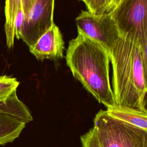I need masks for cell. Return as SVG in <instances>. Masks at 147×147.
I'll list each match as a JSON object with an SVG mask.
<instances>
[{"label":"cell","mask_w":147,"mask_h":147,"mask_svg":"<svg viewBox=\"0 0 147 147\" xmlns=\"http://www.w3.org/2000/svg\"><path fill=\"white\" fill-rule=\"evenodd\" d=\"M106 111L113 118L147 131V111L117 105Z\"/></svg>","instance_id":"cell-9"},{"label":"cell","mask_w":147,"mask_h":147,"mask_svg":"<svg viewBox=\"0 0 147 147\" xmlns=\"http://www.w3.org/2000/svg\"><path fill=\"white\" fill-rule=\"evenodd\" d=\"M30 52L39 60H57L63 57L64 42L59 27L53 23L52 26L29 47Z\"/></svg>","instance_id":"cell-7"},{"label":"cell","mask_w":147,"mask_h":147,"mask_svg":"<svg viewBox=\"0 0 147 147\" xmlns=\"http://www.w3.org/2000/svg\"><path fill=\"white\" fill-rule=\"evenodd\" d=\"M75 22L78 32L96 41L109 52L119 37L116 24L109 13L96 15L82 10Z\"/></svg>","instance_id":"cell-5"},{"label":"cell","mask_w":147,"mask_h":147,"mask_svg":"<svg viewBox=\"0 0 147 147\" xmlns=\"http://www.w3.org/2000/svg\"><path fill=\"white\" fill-rule=\"evenodd\" d=\"M147 48L126 37H118L109 52L112 91L115 105L147 111Z\"/></svg>","instance_id":"cell-1"},{"label":"cell","mask_w":147,"mask_h":147,"mask_svg":"<svg viewBox=\"0 0 147 147\" xmlns=\"http://www.w3.org/2000/svg\"><path fill=\"white\" fill-rule=\"evenodd\" d=\"M33 2L34 0L5 1L4 30L6 36V46L9 49L13 48L14 46L15 39L14 22L18 10L22 9L26 18L33 6Z\"/></svg>","instance_id":"cell-8"},{"label":"cell","mask_w":147,"mask_h":147,"mask_svg":"<svg viewBox=\"0 0 147 147\" xmlns=\"http://www.w3.org/2000/svg\"><path fill=\"white\" fill-rule=\"evenodd\" d=\"M80 1H82V0H80Z\"/></svg>","instance_id":"cell-17"},{"label":"cell","mask_w":147,"mask_h":147,"mask_svg":"<svg viewBox=\"0 0 147 147\" xmlns=\"http://www.w3.org/2000/svg\"><path fill=\"white\" fill-rule=\"evenodd\" d=\"M80 141L82 147H100L95 131L93 127L80 137Z\"/></svg>","instance_id":"cell-13"},{"label":"cell","mask_w":147,"mask_h":147,"mask_svg":"<svg viewBox=\"0 0 147 147\" xmlns=\"http://www.w3.org/2000/svg\"><path fill=\"white\" fill-rule=\"evenodd\" d=\"M147 0H122L109 13L119 36L147 48Z\"/></svg>","instance_id":"cell-4"},{"label":"cell","mask_w":147,"mask_h":147,"mask_svg":"<svg viewBox=\"0 0 147 147\" xmlns=\"http://www.w3.org/2000/svg\"><path fill=\"white\" fill-rule=\"evenodd\" d=\"M82 1L85 3L87 10L94 14H102L106 11L108 0H82Z\"/></svg>","instance_id":"cell-12"},{"label":"cell","mask_w":147,"mask_h":147,"mask_svg":"<svg viewBox=\"0 0 147 147\" xmlns=\"http://www.w3.org/2000/svg\"><path fill=\"white\" fill-rule=\"evenodd\" d=\"M100 147H147V131L121 122L100 110L94 119Z\"/></svg>","instance_id":"cell-3"},{"label":"cell","mask_w":147,"mask_h":147,"mask_svg":"<svg viewBox=\"0 0 147 147\" xmlns=\"http://www.w3.org/2000/svg\"><path fill=\"white\" fill-rule=\"evenodd\" d=\"M25 14L22 9H20L18 13L17 14L15 22H14V33H15V37L17 38V39L20 40V36H21V30L24 23L25 21Z\"/></svg>","instance_id":"cell-14"},{"label":"cell","mask_w":147,"mask_h":147,"mask_svg":"<svg viewBox=\"0 0 147 147\" xmlns=\"http://www.w3.org/2000/svg\"><path fill=\"white\" fill-rule=\"evenodd\" d=\"M1 114V109H0V114Z\"/></svg>","instance_id":"cell-16"},{"label":"cell","mask_w":147,"mask_h":147,"mask_svg":"<svg viewBox=\"0 0 147 147\" xmlns=\"http://www.w3.org/2000/svg\"><path fill=\"white\" fill-rule=\"evenodd\" d=\"M122 0H108L107 6L105 13H110L121 2Z\"/></svg>","instance_id":"cell-15"},{"label":"cell","mask_w":147,"mask_h":147,"mask_svg":"<svg viewBox=\"0 0 147 147\" xmlns=\"http://www.w3.org/2000/svg\"><path fill=\"white\" fill-rule=\"evenodd\" d=\"M55 0H34L21 30L20 39L33 45L53 24Z\"/></svg>","instance_id":"cell-6"},{"label":"cell","mask_w":147,"mask_h":147,"mask_svg":"<svg viewBox=\"0 0 147 147\" xmlns=\"http://www.w3.org/2000/svg\"><path fill=\"white\" fill-rule=\"evenodd\" d=\"M67 66L74 77L106 109L116 106L110 80L109 52L98 42L78 32L66 51Z\"/></svg>","instance_id":"cell-2"},{"label":"cell","mask_w":147,"mask_h":147,"mask_svg":"<svg viewBox=\"0 0 147 147\" xmlns=\"http://www.w3.org/2000/svg\"><path fill=\"white\" fill-rule=\"evenodd\" d=\"M19 84V82L14 78L0 76V103H5L12 93L17 91Z\"/></svg>","instance_id":"cell-11"},{"label":"cell","mask_w":147,"mask_h":147,"mask_svg":"<svg viewBox=\"0 0 147 147\" xmlns=\"http://www.w3.org/2000/svg\"><path fill=\"white\" fill-rule=\"evenodd\" d=\"M26 123L11 115L1 113L0 114V145L12 142L18 138Z\"/></svg>","instance_id":"cell-10"}]
</instances>
